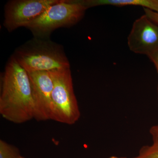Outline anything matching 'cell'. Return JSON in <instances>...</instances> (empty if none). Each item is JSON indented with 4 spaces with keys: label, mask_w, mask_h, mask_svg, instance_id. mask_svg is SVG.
Listing matches in <instances>:
<instances>
[{
    "label": "cell",
    "mask_w": 158,
    "mask_h": 158,
    "mask_svg": "<svg viewBox=\"0 0 158 158\" xmlns=\"http://www.w3.org/2000/svg\"><path fill=\"white\" fill-rule=\"evenodd\" d=\"M1 81L0 114L3 118L16 124L34 118L28 73L12 56L7 62Z\"/></svg>",
    "instance_id": "1"
},
{
    "label": "cell",
    "mask_w": 158,
    "mask_h": 158,
    "mask_svg": "<svg viewBox=\"0 0 158 158\" xmlns=\"http://www.w3.org/2000/svg\"><path fill=\"white\" fill-rule=\"evenodd\" d=\"M12 56L28 73L70 69L62 45L49 38L34 37L18 48Z\"/></svg>",
    "instance_id": "2"
},
{
    "label": "cell",
    "mask_w": 158,
    "mask_h": 158,
    "mask_svg": "<svg viewBox=\"0 0 158 158\" xmlns=\"http://www.w3.org/2000/svg\"><path fill=\"white\" fill-rule=\"evenodd\" d=\"M87 9L80 0H60L50 6L26 28L34 37L49 38L56 29L76 24L84 17Z\"/></svg>",
    "instance_id": "3"
},
{
    "label": "cell",
    "mask_w": 158,
    "mask_h": 158,
    "mask_svg": "<svg viewBox=\"0 0 158 158\" xmlns=\"http://www.w3.org/2000/svg\"><path fill=\"white\" fill-rule=\"evenodd\" d=\"M53 81L51 120L73 125L81 116L70 69L50 72Z\"/></svg>",
    "instance_id": "4"
},
{
    "label": "cell",
    "mask_w": 158,
    "mask_h": 158,
    "mask_svg": "<svg viewBox=\"0 0 158 158\" xmlns=\"http://www.w3.org/2000/svg\"><path fill=\"white\" fill-rule=\"evenodd\" d=\"M60 0H11L5 6L4 27L11 32L26 27Z\"/></svg>",
    "instance_id": "5"
},
{
    "label": "cell",
    "mask_w": 158,
    "mask_h": 158,
    "mask_svg": "<svg viewBox=\"0 0 158 158\" xmlns=\"http://www.w3.org/2000/svg\"><path fill=\"white\" fill-rule=\"evenodd\" d=\"M127 44L133 52L149 56L158 51V25L144 14L133 23Z\"/></svg>",
    "instance_id": "6"
},
{
    "label": "cell",
    "mask_w": 158,
    "mask_h": 158,
    "mask_svg": "<svg viewBox=\"0 0 158 158\" xmlns=\"http://www.w3.org/2000/svg\"><path fill=\"white\" fill-rule=\"evenodd\" d=\"M28 73L32 87L34 118L37 121L51 120L54 84L50 73L37 71Z\"/></svg>",
    "instance_id": "7"
},
{
    "label": "cell",
    "mask_w": 158,
    "mask_h": 158,
    "mask_svg": "<svg viewBox=\"0 0 158 158\" xmlns=\"http://www.w3.org/2000/svg\"><path fill=\"white\" fill-rule=\"evenodd\" d=\"M87 9L95 6H139L158 13V0H81Z\"/></svg>",
    "instance_id": "8"
},
{
    "label": "cell",
    "mask_w": 158,
    "mask_h": 158,
    "mask_svg": "<svg viewBox=\"0 0 158 158\" xmlns=\"http://www.w3.org/2000/svg\"><path fill=\"white\" fill-rule=\"evenodd\" d=\"M21 155L16 146L0 140V158H19Z\"/></svg>",
    "instance_id": "9"
},
{
    "label": "cell",
    "mask_w": 158,
    "mask_h": 158,
    "mask_svg": "<svg viewBox=\"0 0 158 158\" xmlns=\"http://www.w3.org/2000/svg\"><path fill=\"white\" fill-rule=\"evenodd\" d=\"M133 158H158V141L151 145L143 146L137 156Z\"/></svg>",
    "instance_id": "10"
},
{
    "label": "cell",
    "mask_w": 158,
    "mask_h": 158,
    "mask_svg": "<svg viewBox=\"0 0 158 158\" xmlns=\"http://www.w3.org/2000/svg\"><path fill=\"white\" fill-rule=\"evenodd\" d=\"M145 14L150 19L158 25V13L147 9H144Z\"/></svg>",
    "instance_id": "11"
},
{
    "label": "cell",
    "mask_w": 158,
    "mask_h": 158,
    "mask_svg": "<svg viewBox=\"0 0 158 158\" xmlns=\"http://www.w3.org/2000/svg\"><path fill=\"white\" fill-rule=\"evenodd\" d=\"M150 133L152 136L153 141H158V125L151 128Z\"/></svg>",
    "instance_id": "12"
},
{
    "label": "cell",
    "mask_w": 158,
    "mask_h": 158,
    "mask_svg": "<svg viewBox=\"0 0 158 158\" xmlns=\"http://www.w3.org/2000/svg\"><path fill=\"white\" fill-rule=\"evenodd\" d=\"M155 65L158 73V51L148 56Z\"/></svg>",
    "instance_id": "13"
},
{
    "label": "cell",
    "mask_w": 158,
    "mask_h": 158,
    "mask_svg": "<svg viewBox=\"0 0 158 158\" xmlns=\"http://www.w3.org/2000/svg\"><path fill=\"white\" fill-rule=\"evenodd\" d=\"M123 158V157H118L116 156H111L110 158Z\"/></svg>",
    "instance_id": "14"
},
{
    "label": "cell",
    "mask_w": 158,
    "mask_h": 158,
    "mask_svg": "<svg viewBox=\"0 0 158 158\" xmlns=\"http://www.w3.org/2000/svg\"><path fill=\"white\" fill-rule=\"evenodd\" d=\"M19 158H26L24 157L23 156H20L19 157Z\"/></svg>",
    "instance_id": "15"
}]
</instances>
